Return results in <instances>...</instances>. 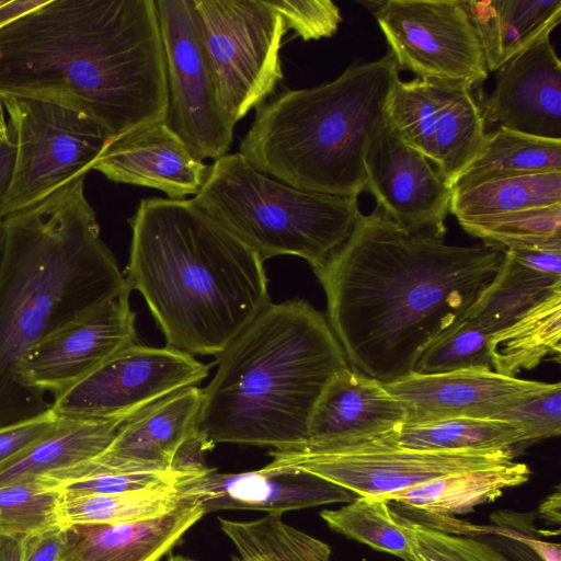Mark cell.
<instances>
[{"label": "cell", "instance_id": "cell-1", "mask_svg": "<svg viewBox=\"0 0 561 561\" xmlns=\"http://www.w3.org/2000/svg\"><path fill=\"white\" fill-rule=\"evenodd\" d=\"M504 255L492 244L409 233L376 205L313 271L350 367L386 385L413 373L423 351L467 314Z\"/></svg>", "mask_w": 561, "mask_h": 561}, {"label": "cell", "instance_id": "cell-2", "mask_svg": "<svg viewBox=\"0 0 561 561\" xmlns=\"http://www.w3.org/2000/svg\"><path fill=\"white\" fill-rule=\"evenodd\" d=\"M0 94L68 107L112 138L165 122L154 0H44L0 28Z\"/></svg>", "mask_w": 561, "mask_h": 561}, {"label": "cell", "instance_id": "cell-3", "mask_svg": "<svg viewBox=\"0 0 561 561\" xmlns=\"http://www.w3.org/2000/svg\"><path fill=\"white\" fill-rule=\"evenodd\" d=\"M84 178L0 220V427L51 407L22 385L19 370L27 353L76 317L129 290L101 238Z\"/></svg>", "mask_w": 561, "mask_h": 561}, {"label": "cell", "instance_id": "cell-4", "mask_svg": "<svg viewBox=\"0 0 561 561\" xmlns=\"http://www.w3.org/2000/svg\"><path fill=\"white\" fill-rule=\"evenodd\" d=\"M128 222L125 282L168 346L217 357L271 304L264 261L192 198H144Z\"/></svg>", "mask_w": 561, "mask_h": 561}, {"label": "cell", "instance_id": "cell-5", "mask_svg": "<svg viewBox=\"0 0 561 561\" xmlns=\"http://www.w3.org/2000/svg\"><path fill=\"white\" fill-rule=\"evenodd\" d=\"M195 431L219 443L295 449L308 439L330 381L350 367L324 316L294 299L270 304L217 356Z\"/></svg>", "mask_w": 561, "mask_h": 561}, {"label": "cell", "instance_id": "cell-6", "mask_svg": "<svg viewBox=\"0 0 561 561\" xmlns=\"http://www.w3.org/2000/svg\"><path fill=\"white\" fill-rule=\"evenodd\" d=\"M399 71L388 50L331 82L283 91L256 108L239 152L295 188L358 196L366 191L365 153L387 117Z\"/></svg>", "mask_w": 561, "mask_h": 561}, {"label": "cell", "instance_id": "cell-7", "mask_svg": "<svg viewBox=\"0 0 561 561\" xmlns=\"http://www.w3.org/2000/svg\"><path fill=\"white\" fill-rule=\"evenodd\" d=\"M195 204L261 259L295 255L320 266L351 234L358 196L307 192L252 167L240 153L215 160Z\"/></svg>", "mask_w": 561, "mask_h": 561}, {"label": "cell", "instance_id": "cell-8", "mask_svg": "<svg viewBox=\"0 0 561 561\" xmlns=\"http://www.w3.org/2000/svg\"><path fill=\"white\" fill-rule=\"evenodd\" d=\"M218 100L236 125L283 79L288 28L268 0H192Z\"/></svg>", "mask_w": 561, "mask_h": 561}, {"label": "cell", "instance_id": "cell-9", "mask_svg": "<svg viewBox=\"0 0 561 561\" xmlns=\"http://www.w3.org/2000/svg\"><path fill=\"white\" fill-rule=\"evenodd\" d=\"M2 101L15 160L0 202V220L85 175L112 138L98 123L68 107L27 98Z\"/></svg>", "mask_w": 561, "mask_h": 561}, {"label": "cell", "instance_id": "cell-10", "mask_svg": "<svg viewBox=\"0 0 561 561\" xmlns=\"http://www.w3.org/2000/svg\"><path fill=\"white\" fill-rule=\"evenodd\" d=\"M270 456L271 466L299 468L359 496L381 499L436 478L494 469L515 461L512 448L426 450L399 447L380 440L321 453L274 449Z\"/></svg>", "mask_w": 561, "mask_h": 561}, {"label": "cell", "instance_id": "cell-11", "mask_svg": "<svg viewBox=\"0 0 561 561\" xmlns=\"http://www.w3.org/2000/svg\"><path fill=\"white\" fill-rule=\"evenodd\" d=\"M168 84L165 124L201 160L228 153L234 124L218 100L192 0H154Z\"/></svg>", "mask_w": 561, "mask_h": 561}, {"label": "cell", "instance_id": "cell-12", "mask_svg": "<svg viewBox=\"0 0 561 561\" xmlns=\"http://www.w3.org/2000/svg\"><path fill=\"white\" fill-rule=\"evenodd\" d=\"M209 366L173 347L134 343L54 399L59 419L126 422L167 396L196 386Z\"/></svg>", "mask_w": 561, "mask_h": 561}, {"label": "cell", "instance_id": "cell-13", "mask_svg": "<svg viewBox=\"0 0 561 561\" xmlns=\"http://www.w3.org/2000/svg\"><path fill=\"white\" fill-rule=\"evenodd\" d=\"M399 70L420 79L462 81L472 88L488 78L482 46L462 0L368 2Z\"/></svg>", "mask_w": 561, "mask_h": 561}, {"label": "cell", "instance_id": "cell-14", "mask_svg": "<svg viewBox=\"0 0 561 561\" xmlns=\"http://www.w3.org/2000/svg\"><path fill=\"white\" fill-rule=\"evenodd\" d=\"M472 87L420 79L396 83L387 118L398 136L436 167L453 188L479 153L486 129Z\"/></svg>", "mask_w": 561, "mask_h": 561}, {"label": "cell", "instance_id": "cell-15", "mask_svg": "<svg viewBox=\"0 0 561 561\" xmlns=\"http://www.w3.org/2000/svg\"><path fill=\"white\" fill-rule=\"evenodd\" d=\"M129 290L76 317L37 343L23 359L22 385L38 400L59 397L118 351L135 343Z\"/></svg>", "mask_w": 561, "mask_h": 561}, {"label": "cell", "instance_id": "cell-16", "mask_svg": "<svg viewBox=\"0 0 561 561\" xmlns=\"http://www.w3.org/2000/svg\"><path fill=\"white\" fill-rule=\"evenodd\" d=\"M364 164L366 190L399 227L444 238L453 188L398 136L387 117L371 137Z\"/></svg>", "mask_w": 561, "mask_h": 561}, {"label": "cell", "instance_id": "cell-17", "mask_svg": "<svg viewBox=\"0 0 561 561\" xmlns=\"http://www.w3.org/2000/svg\"><path fill=\"white\" fill-rule=\"evenodd\" d=\"M173 488L180 497L206 513L229 510L288 511L351 502L356 493L295 467L266 465L260 470L224 473L214 468L185 476Z\"/></svg>", "mask_w": 561, "mask_h": 561}, {"label": "cell", "instance_id": "cell-18", "mask_svg": "<svg viewBox=\"0 0 561 561\" xmlns=\"http://www.w3.org/2000/svg\"><path fill=\"white\" fill-rule=\"evenodd\" d=\"M549 385L494 370L466 369L411 373L385 386L404 407L405 424H422L458 417L496 419Z\"/></svg>", "mask_w": 561, "mask_h": 561}, {"label": "cell", "instance_id": "cell-19", "mask_svg": "<svg viewBox=\"0 0 561 561\" xmlns=\"http://www.w3.org/2000/svg\"><path fill=\"white\" fill-rule=\"evenodd\" d=\"M550 34L496 70L495 87L480 106L485 129L496 125L561 140V64Z\"/></svg>", "mask_w": 561, "mask_h": 561}, {"label": "cell", "instance_id": "cell-20", "mask_svg": "<svg viewBox=\"0 0 561 561\" xmlns=\"http://www.w3.org/2000/svg\"><path fill=\"white\" fill-rule=\"evenodd\" d=\"M405 420L404 407L385 383L347 367L323 391L308 439L295 450L321 453L364 445L383 438Z\"/></svg>", "mask_w": 561, "mask_h": 561}, {"label": "cell", "instance_id": "cell-21", "mask_svg": "<svg viewBox=\"0 0 561 561\" xmlns=\"http://www.w3.org/2000/svg\"><path fill=\"white\" fill-rule=\"evenodd\" d=\"M208 167L161 122L111 138L92 170L113 182L151 187L168 198L185 199L198 193Z\"/></svg>", "mask_w": 561, "mask_h": 561}, {"label": "cell", "instance_id": "cell-22", "mask_svg": "<svg viewBox=\"0 0 561 561\" xmlns=\"http://www.w3.org/2000/svg\"><path fill=\"white\" fill-rule=\"evenodd\" d=\"M202 389H180L128 419L110 446L92 458L117 471H167L181 444L195 432Z\"/></svg>", "mask_w": 561, "mask_h": 561}, {"label": "cell", "instance_id": "cell-23", "mask_svg": "<svg viewBox=\"0 0 561 561\" xmlns=\"http://www.w3.org/2000/svg\"><path fill=\"white\" fill-rule=\"evenodd\" d=\"M204 515L198 504L184 502L152 518L73 525L65 528L58 561H160Z\"/></svg>", "mask_w": 561, "mask_h": 561}, {"label": "cell", "instance_id": "cell-24", "mask_svg": "<svg viewBox=\"0 0 561 561\" xmlns=\"http://www.w3.org/2000/svg\"><path fill=\"white\" fill-rule=\"evenodd\" d=\"M124 423L60 419L49 434L0 466V485L34 480L101 455Z\"/></svg>", "mask_w": 561, "mask_h": 561}, {"label": "cell", "instance_id": "cell-25", "mask_svg": "<svg viewBox=\"0 0 561 561\" xmlns=\"http://www.w3.org/2000/svg\"><path fill=\"white\" fill-rule=\"evenodd\" d=\"M529 477L528 465L515 460L504 467L436 478L383 500L432 515L462 514L494 501L505 489L526 483Z\"/></svg>", "mask_w": 561, "mask_h": 561}, {"label": "cell", "instance_id": "cell-26", "mask_svg": "<svg viewBox=\"0 0 561 561\" xmlns=\"http://www.w3.org/2000/svg\"><path fill=\"white\" fill-rule=\"evenodd\" d=\"M492 369L517 377L522 369L536 367L543 357L561 351V290L536 304L515 321L491 334Z\"/></svg>", "mask_w": 561, "mask_h": 561}, {"label": "cell", "instance_id": "cell-27", "mask_svg": "<svg viewBox=\"0 0 561 561\" xmlns=\"http://www.w3.org/2000/svg\"><path fill=\"white\" fill-rule=\"evenodd\" d=\"M561 203V171L511 174L453 188L449 211L459 219Z\"/></svg>", "mask_w": 561, "mask_h": 561}, {"label": "cell", "instance_id": "cell-28", "mask_svg": "<svg viewBox=\"0 0 561 561\" xmlns=\"http://www.w3.org/2000/svg\"><path fill=\"white\" fill-rule=\"evenodd\" d=\"M379 440L426 450H497L529 442L527 433L518 424L476 417L403 424Z\"/></svg>", "mask_w": 561, "mask_h": 561}, {"label": "cell", "instance_id": "cell-29", "mask_svg": "<svg viewBox=\"0 0 561 561\" xmlns=\"http://www.w3.org/2000/svg\"><path fill=\"white\" fill-rule=\"evenodd\" d=\"M559 290L561 275L533 271L505 252L499 271L467 313L492 334Z\"/></svg>", "mask_w": 561, "mask_h": 561}, {"label": "cell", "instance_id": "cell-30", "mask_svg": "<svg viewBox=\"0 0 561 561\" xmlns=\"http://www.w3.org/2000/svg\"><path fill=\"white\" fill-rule=\"evenodd\" d=\"M549 171H561V140L497 127L486 131L479 153L454 187L503 175Z\"/></svg>", "mask_w": 561, "mask_h": 561}, {"label": "cell", "instance_id": "cell-31", "mask_svg": "<svg viewBox=\"0 0 561 561\" xmlns=\"http://www.w3.org/2000/svg\"><path fill=\"white\" fill-rule=\"evenodd\" d=\"M173 485L118 493H60L58 526L116 524L167 514L184 503Z\"/></svg>", "mask_w": 561, "mask_h": 561}, {"label": "cell", "instance_id": "cell-32", "mask_svg": "<svg viewBox=\"0 0 561 561\" xmlns=\"http://www.w3.org/2000/svg\"><path fill=\"white\" fill-rule=\"evenodd\" d=\"M220 529L236 547L232 561H329L331 548L280 518L279 514L241 522L218 518Z\"/></svg>", "mask_w": 561, "mask_h": 561}, {"label": "cell", "instance_id": "cell-33", "mask_svg": "<svg viewBox=\"0 0 561 561\" xmlns=\"http://www.w3.org/2000/svg\"><path fill=\"white\" fill-rule=\"evenodd\" d=\"M388 501L357 496L339 510H323L321 518L336 533L404 561H417L409 519L398 516Z\"/></svg>", "mask_w": 561, "mask_h": 561}, {"label": "cell", "instance_id": "cell-34", "mask_svg": "<svg viewBox=\"0 0 561 561\" xmlns=\"http://www.w3.org/2000/svg\"><path fill=\"white\" fill-rule=\"evenodd\" d=\"M469 234L503 250L561 247V203L458 220Z\"/></svg>", "mask_w": 561, "mask_h": 561}, {"label": "cell", "instance_id": "cell-35", "mask_svg": "<svg viewBox=\"0 0 561 561\" xmlns=\"http://www.w3.org/2000/svg\"><path fill=\"white\" fill-rule=\"evenodd\" d=\"M60 493L37 480L0 485V537L28 539L58 526Z\"/></svg>", "mask_w": 561, "mask_h": 561}, {"label": "cell", "instance_id": "cell-36", "mask_svg": "<svg viewBox=\"0 0 561 561\" xmlns=\"http://www.w3.org/2000/svg\"><path fill=\"white\" fill-rule=\"evenodd\" d=\"M185 474L167 471H117L101 467L91 459L60 469L34 480L59 493H118L133 490L174 485Z\"/></svg>", "mask_w": 561, "mask_h": 561}, {"label": "cell", "instance_id": "cell-37", "mask_svg": "<svg viewBox=\"0 0 561 561\" xmlns=\"http://www.w3.org/2000/svg\"><path fill=\"white\" fill-rule=\"evenodd\" d=\"M490 336L491 333L467 313L423 351L413 373L493 370L488 345Z\"/></svg>", "mask_w": 561, "mask_h": 561}, {"label": "cell", "instance_id": "cell-38", "mask_svg": "<svg viewBox=\"0 0 561 561\" xmlns=\"http://www.w3.org/2000/svg\"><path fill=\"white\" fill-rule=\"evenodd\" d=\"M561 0H497L500 64L534 44L559 25Z\"/></svg>", "mask_w": 561, "mask_h": 561}, {"label": "cell", "instance_id": "cell-39", "mask_svg": "<svg viewBox=\"0 0 561 561\" xmlns=\"http://www.w3.org/2000/svg\"><path fill=\"white\" fill-rule=\"evenodd\" d=\"M417 557L432 561H510L492 546L409 519Z\"/></svg>", "mask_w": 561, "mask_h": 561}, {"label": "cell", "instance_id": "cell-40", "mask_svg": "<svg viewBox=\"0 0 561 561\" xmlns=\"http://www.w3.org/2000/svg\"><path fill=\"white\" fill-rule=\"evenodd\" d=\"M282 15L286 27L294 30L304 41L333 36L342 15L330 0H268Z\"/></svg>", "mask_w": 561, "mask_h": 561}, {"label": "cell", "instance_id": "cell-41", "mask_svg": "<svg viewBox=\"0 0 561 561\" xmlns=\"http://www.w3.org/2000/svg\"><path fill=\"white\" fill-rule=\"evenodd\" d=\"M496 419L522 426L529 442L559 436L561 433L560 382L550 383L539 394L503 412Z\"/></svg>", "mask_w": 561, "mask_h": 561}, {"label": "cell", "instance_id": "cell-42", "mask_svg": "<svg viewBox=\"0 0 561 561\" xmlns=\"http://www.w3.org/2000/svg\"><path fill=\"white\" fill-rule=\"evenodd\" d=\"M60 419L51 407L33 417L0 427V466L55 430Z\"/></svg>", "mask_w": 561, "mask_h": 561}, {"label": "cell", "instance_id": "cell-43", "mask_svg": "<svg viewBox=\"0 0 561 561\" xmlns=\"http://www.w3.org/2000/svg\"><path fill=\"white\" fill-rule=\"evenodd\" d=\"M524 266L549 275H561V247H530L505 250Z\"/></svg>", "mask_w": 561, "mask_h": 561}, {"label": "cell", "instance_id": "cell-44", "mask_svg": "<svg viewBox=\"0 0 561 561\" xmlns=\"http://www.w3.org/2000/svg\"><path fill=\"white\" fill-rule=\"evenodd\" d=\"M210 449L213 447L195 431L178 448L171 462V469L185 474L202 472L208 468L205 455Z\"/></svg>", "mask_w": 561, "mask_h": 561}, {"label": "cell", "instance_id": "cell-45", "mask_svg": "<svg viewBox=\"0 0 561 561\" xmlns=\"http://www.w3.org/2000/svg\"><path fill=\"white\" fill-rule=\"evenodd\" d=\"M65 540L66 531L61 527L28 538L23 561H58Z\"/></svg>", "mask_w": 561, "mask_h": 561}, {"label": "cell", "instance_id": "cell-46", "mask_svg": "<svg viewBox=\"0 0 561 561\" xmlns=\"http://www.w3.org/2000/svg\"><path fill=\"white\" fill-rule=\"evenodd\" d=\"M9 129V138L0 141V202L9 188L15 160V141L10 127Z\"/></svg>", "mask_w": 561, "mask_h": 561}, {"label": "cell", "instance_id": "cell-47", "mask_svg": "<svg viewBox=\"0 0 561 561\" xmlns=\"http://www.w3.org/2000/svg\"><path fill=\"white\" fill-rule=\"evenodd\" d=\"M43 2L44 0H0V28Z\"/></svg>", "mask_w": 561, "mask_h": 561}, {"label": "cell", "instance_id": "cell-48", "mask_svg": "<svg viewBox=\"0 0 561 561\" xmlns=\"http://www.w3.org/2000/svg\"><path fill=\"white\" fill-rule=\"evenodd\" d=\"M26 539H8L0 546V561H23Z\"/></svg>", "mask_w": 561, "mask_h": 561}, {"label": "cell", "instance_id": "cell-49", "mask_svg": "<svg viewBox=\"0 0 561 561\" xmlns=\"http://www.w3.org/2000/svg\"><path fill=\"white\" fill-rule=\"evenodd\" d=\"M539 512L546 520L560 523V491L557 490L548 496L540 505Z\"/></svg>", "mask_w": 561, "mask_h": 561}, {"label": "cell", "instance_id": "cell-50", "mask_svg": "<svg viewBox=\"0 0 561 561\" xmlns=\"http://www.w3.org/2000/svg\"><path fill=\"white\" fill-rule=\"evenodd\" d=\"M528 546L542 559V561H560V546L539 540H526Z\"/></svg>", "mask_w": 561, "mask_h": 561}, {"label": "cell", "instance_id": "cell-51", "mask_svg": "<svg viewBox=\"0 0 561 561\" xmlns=\"http://www.w3.org/2000/svg\"><path fill=\"white\" fill-rule=\"evenodd\" d=\"M5 110L0 94V141L7 140L10 136L8 119L5 117Z\"/></svg>", "mask_w": 561, "mask_h": 561}, {"label": "cell", "instance_id": "cell-52", "mask_svg": "<svg viewBox=\"0 0 561 561\" xmlns=\"http://www.w3.org/2000/svg\"><path fill=\"white\" fill-rule=\"evenodd\" d=\"M165 561H198V560H195V559H192V558H188L185 556L176 554V556H172V557L168 558Z\"/></svg>", "mask_w": 561, "mask_h": 561}, {"label": "cell", "instance_id": "cell-53", "mask_svg": "<svg viewBox=\"0 0 561 561\" xmlns=\"http://www.w3.org/2000/svg\"><path fill=\"white\" fill-rule=\"evenodd\" d=\"M7 540H8L7 538L0 537V546H1L4 541H7Z\"/></svg>", "mask_w": 561, "mask_h": 561}, {"label": "cell", "instance_id": "cell-54", "mask_svg": "<svg viewBox=\"0 0 561 561\" xmlns=\"http://www.w3.org/2000/svg\"><path fill=\"white\" fill-rule=\"evenodd\" d=\"M411 561H413V560H411ZM417 561H432V560H425V559H422V558L419 557Z\"/></svg>", "mask_w": 561, "mask_h": 561}]
</instances>
